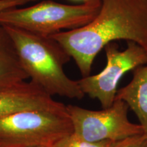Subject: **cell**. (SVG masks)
Returning <instances> with one entry per match:
<instances>
[{
  "label": "cell",
  "instance_id": "obj_1",
  "mask_svg": "<svg viewBox=\"0 0 147 147\" xmlns=\"http://www.w3.org/2000/svg\"><path fill=\"white\" fill-rule=\"evenodd\" d=\"M87 25L50 36L68 53L81 74L89 76L95 57L108 44L123 40L147 52V0H101Z\"/></svg>",
  "mask_w": 147,
  "mask_h": 147
},
{
  "label": "cell",
  "instance_id": "obj_2",
  "mask_svg": "<svg viewBox=\"0 0 147 147\" xmlns=\"http://www.w3.org/2000/svg\"><path fill=\"white\" fill-rule=\"evenodd\" d=\"M3 28L12 39L22 67L31 81L52 97L83 98L78 81L69 78L64 71V65L71 57L58 42L51 37L13 27Z\"/></svg>",
  "mask_w": 147,
  "mask_h": 147
},
{
  "label": "cell",
  "instance_id": "obj_3",
  "mask_svg": "<svg viewBox=\"0 0 147 147\" xmlns=\"http://www.w3.org/2000/svg\"><path fill=\"white\" fill-rule=\"evenodd\" d=\"M101 4V0H90L77 5L44 0L27 7L1 11L0 26L50 37L87 25L98 14Z\"/></svg>",
  "mask_w": 147,
  "mask_h": 147
},
{
  "label": "cell",
  "instance_id": "obj_4",
  "mask_svg": "<svg viewBox=\"0 0 147 147\" xmlns=\"http://www.w3.org/2000/svg\"><path fill=\"white\" fill-rule=\"evenodd\" d=\"M71 133L67 106L24 110L0 118V147H52Z\"/></svg>",
  "mask_w": 147,
  "mask_h": 147
},
{
  "label": "cell",
  "instance_id": "obj_5",
  "mask_svg": "<svg viewBox=\"0 0 147 147\" xmlns=\"http://www.w3.org/2000/svg\"><path fill=\"white\" fill-rule=\"evenodd\" d=\"M67 108L73 133L85 140L116 142L144 133L140 125L129 121V108L122 100H115L110 107L101 110H91L75 105H67Z\"/></svg>",
  "mask_w": 147,
  "mask_h": 147
},
{
  "label": "cell",
  "instance_id": "obj_6",
  "mask_svg": "<svg viewBox=\"0 0 147 147\" xmlns=\"http://www.w3.org/2000/svg\"><path fill=\"white\" fill-rule=\"evenodd\" d=\"M126 49L119 50L116 42L104 47L106 67L100 73L77 80L82 91L92 99L100 102L102 109L111 106L115 101L117 87L127 71L147 64V52L137 44L127 42Z\"/></svg>",
  "mask_w": 147,
  "mask_h": 147
},
{
  "label": "cell",
  "instance_id": "obj_7",
  "mask_svg": "<svg viewBox=\"0 0 147 147\" xmlns=\"http://www.w3.org/2000/svg\"><path fill=\"white\" fill-rule=\"evenodd\" d=\"M65 106L32 81L0 89V118L24 110H53Z\"/></svg>",
  "mask_w": 147,
  "mask_h": 147
},
{
  "label": "cell",
  "instance_id": "obj_8",
  "mask_svg": "<svg viewBox=\"0 0 147 147\" xmlns=\"http://www.w3.org/2000/svg\"><path fill=\"white\" fill-rule=\"evenodd\" d=\"M115 100L127 104L147 134V64L134 69L131 80L118 89Z\"/></svg>",
  "mask_w": 147,
  "mask_h": 147
},
{
  "label": "cell",
  "instance_id": "obj_9",
  "mask_svg": "<svg viewBox=\"0 0 147 147\" xmlns=\"http://www.w3.org/2000/svg\"><path fill=\"white\" fill-rule=\"evenodd\" d=\"M28 76L21 65L14 44L0 26V89L26 81Z\"/></svg>",
  "mask_w": 147,
  "mask_h": 147
},
{
  "label": "cell",
  "instance_id": "obj_10",
  "mask_svg": "<svg viewBox=\"0 0 147 147\" xmlns=\"http://www.w3.org/2000/svg\"><path fill=\"white\" fill-rule=\"evenodd\" d=\"M112 141L90 142L71 133L58 140L52 147H113Z\"/></svg>",
  "mask_w": 147,
  "mask_h": 147
},
{
  "label": "cell",
  "instance_id": "obj_11",
  "mask_svg": "<svg viewBox=\"0 0 147 147\" xmlns=\"http://www.w3.org/2000/svg\"><path fill=\"white\" fill-rule=\"evenodd\" d=\"M113 147H147V134H141L116 142Z\"/></svg>",
  "mask_w": 147,
  "mask_h": 147
},
{
  "label": "cell",
  "instance_id": "obj_12",
  "mask_svg": "<svg viewBox=\"0 0 147 147\" xmlns=\"http://www.w3.org/2000/svg\"><path fill=\"white\" fill-rule=\"evenodd\" d=\"M36 0H0V12L7 9L22 7L34 3Z\"/></svg>",
  "mask_w": 147,
  "mask_h": 147
},
{
  "label": "cell",
  "instance_id": "obj_13",
  "mask_svg": "<svg viewBox=\"0 0 147 147\" xmlns=\"http://www.w3.org/2000/svg\"><path fill=\"white\" fill-rule=\"evenodd\" d=\"M71 1H82V3L85 2V1H90V0H71Z\"/></svg>",
  "mask_w": 147,
  "mask_h": 147
}]
</instances>
